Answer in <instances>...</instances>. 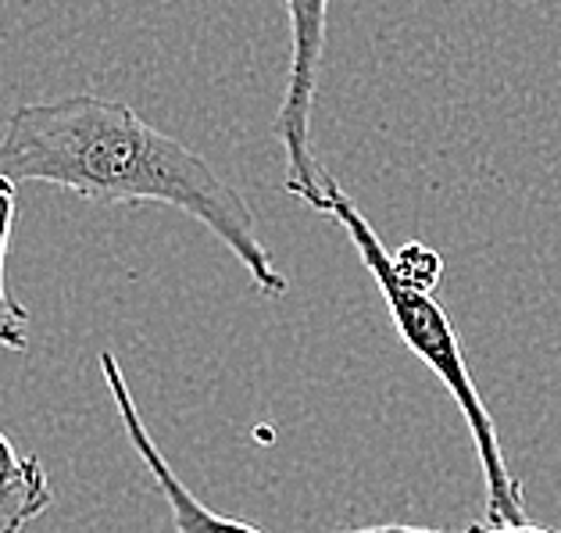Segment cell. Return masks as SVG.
<instances>
[{"label":"cell","mask_w":561,"mask_h":533,"mask_svg":"<svg viewBox=\"0 0 561 533\" xmlns=\"http://www.w3.org/2000/svg\"><path fill=\"white\" fill-rule=\"evenodd\" d=\"M98 362H101L104 384H107V390H112V398H115V412L122 419V430H126L133 451L140 455V462L147 466L150 480H154V487H158V495L165 498L175 533H265V530H257L251 523H240V519L211 512L208 504L190 495V487L180 480V476H175V469L169 466V458L161 455V447L154 444V436H150L140 408H136L133 394H129L126 376H122V365L115 359V351H101Z\"/></svg>","instance_id":"cell-4"},{"label":"cell","mask_w":561,"mask_h":533,"mask_svg":"<svg viewBox=\"0 0 561 533\" xmlns=\"http://www.w3.org/2000/svg\"><path fill=\"white\" fill-rule=\"evenodd\" d=\"M330 215L344 226V234L351 237L354 248H358L365 269L373 272L401 344L412 351L422 365H430V373L447 387V394L458 405V412L465 416V422H469V433H472L476 455H479V469H483V484H486V519L494 526L529 523L523 487H518L508 462H504L494 416H490L483 394H479L469 365H465L458 333H455V326H450L447 311L440 308V300H436L430 291H419V286L397 276L390 265V251L382 248L373 223H368L358 204L340 190L336 180L330 183Z\"/></svg>","instance_id":"cell-2"},{"label":"cell","mask_w":561,"mask_h":533,"mask_svg":"<svg viewBox=\"0 0 561 533\" xmlns=\"http://www.w3.org/2000/svg\"><path fill=\"white\" fill-rule=\"evenodd\" d=\"M340 533H558V530H543L533 523H518V526H469V530H426V526H358V530H340Z\"/></svg>","instance_id":"cell-8"},{"label":"cell","mask_w":561,"mask_h":533,"mask_svg":"<svg viewBox=\"0 0 561 533\" xmlns=\"http://www.w3.org/2000/svg\"><path fill=\"white\" fill-rule=\"evenodd\" d=\"M11 229H15V183L8 175H0V348L25 351L30 337V311L22 308L19 297L8 291V248H11Z\"/></svg>","instance_id":"cell-6"},{"label":"cell","mask_w":561,"mask_h":533,"mask_svg":"<svg viewBox=\"0 0 561 533\" xmlns=\"http://www.w3.org/2000/svg\"><path fill=\"white\" fill-rule=\"evenodd\" d=\"M286 15H290V68H286V90L276 115V136L286 150L283 190L305 201L308 208L330 215L333 175L314 161L311 150V112L319 93L330 0H286Z\"/></svg>","instance_id":"cell-3"},{"label":"cell","mask_w":561,"mask_h":533,"mask_svg":"<svg viewBox=\"0 0 561 533\" xmlns=\"http://www.w3.org/2000/svg\"><path fill=\"white\" fill-rule=\"evenodd\" d=\"M54 501L50 476L36 455H25L0 430V533H22Z\"/></svg>","instance_id":"cell-5"},{"label":"cell","mask_w":561,"mask_h":533,"mask_svg":"<svg viewBox=\"0 0 561 533\" xmlns=\"http://www.w3.org/2000/svg\"><path fill=\"white\" fill-rule=\"evenodd\" d=\"M0 175L47 183L93 204H165L226 243L257 294L286 297L290 280L272 262L257 218L208 158L154 129L129 104L98 93L22 104L0 136Z\"/></svg>","instance_id":"cell-1"},{"label":"cell","mask_w":561,"mask_h":533,"mask_svg":"<svg viewBox=\"0 0 561 533\" xmlns=\"http://www.w3.org/2000/svg\"><path fill=\"white\" fill-rule=\"evenodd\" d=\"M390 265L404 283H412L419 291H430V294L436 291V283L444 276V258L419 240L404 243L401 251H390Z\"/></svg>","instance_id":"cell-7"}]
</instances>
